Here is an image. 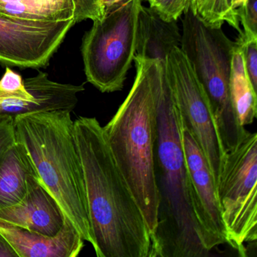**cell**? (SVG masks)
Wrapping results in <instances>:
<instances>
[{
  "mask_svg": "<svg viewBox=\"0 0 257 257\" xmlns=\"http://www.w3.org/2000/svg\"><path fill=\"white\" fill-rule=\"evenodd\" d=\"M25 87L34 92L31 100H0V116L15 118L30 112L68 110L72 112L78 103V94L85 90L84 84L76 85L51 80L47 73L39 72L25 79Z\"/></svg>",
  "mask_w": 257,
  "mask_h": 257,
  "instance_id": "cell-13",
  "label": "cell"
},
{
  "mask_svg": "<svg viewBox=\"0 0 257 257\" xmlns=\"http://www.w3.org/2000/svg\"><path fill=\"white\" fill-rule=\"evenodd\" d=\"M16 143L14 118L8 115L0 116V162Z\"/></svg>",
  "mask_w": 257,
  "mask_h": 257,
  "instance_id": "cell-24",
  "label": "cell"
},
{
  "mask_svg": "<svg viewBox=\"0 0 257 257\" xmlns=\"http://www.w3.org/2000/svg\"><path fill=\"white\" fill-rule=\"evenodd\" d=\"M74 135L80 156L90 227L97 257H153V240L96 118L79 117Z\"/></svg>",
  "mask_w": 257,
  "mask_h": 257,
  "instance_id": "cell-1",
  "label": "cell"
},
{
  "mask_svg": "<svg viewBox=\"0 0 257 257\" xmlns=\"http://www.w3.org/2000/svg\"><path fill=\"white\" fill-rule=\"evenodd\" d=\"M177 22H166L153 9L142 6L138 16L137 56L166 61L170 52L181 46Z\"/></svg>",
  "mask_w": 257,
  "mask_h": 257,
  "instance_id": "cell-14",
  "label": "cell"
},
{
  "mask_svg": "<svg viewBox=\"0 0 257 257\" xmlns=\"http://www.w3.org/2000/svg\"><path fill=\"white\" fill-rule=\"evenodd\" d=\"M0 257H19L17 251L1 233H0Z\"/></svg>",
  "mask_w": 257,
  "mask_h": 257,
  "instance_id": "cell-25",
  "label": "cell"
},
{
  "mask_svg": "<svg viewBox=\"0 0 257 257\" xmlns=\"http://www.w3.org/2000/svg\"><path fill=\"white\" fill-rule=\"evenodd\" d=\"M190 9L205 25L222 28L227 22L239 34H242L237 13L231 10L228 0H192Z\"/></svg>",
  "mask_w": 257,
  "mask_h": 257,
  "instance_id": "cell-18",
  "label": "cell"
},
{
  "mask_svg": "<svg viewBox=\"0 0 257 257\" xmlns=\"http://www.w3.org/2000/svg\"><path fill=\"white\" fill-rule=\"evenodd\" d=\"M216 192L226 243L240 256H246L245 244L257 239L256 133L249 132L227 153Z\"/></svg>",
  "mask_w": 257,
  "mask_h": 257,
  "instance_id": "cell-7",
  "label": "cell"
},
{
  "mask_svg": "<svg viewBox=\"0 0 257 257\" xmlns=\"http://www.w3.org/2000/svg\"><path fill=\"white\" fill-rule=\"evenodd\" d=\"M163 20L177 22L189 8L192 0H147Z\"/></svg>",
  "mask_w": 257,
  "mask_h": 257,
  "instance_id": "cell-20",
  "label": "cell"
},
{
  "mask_svg": "<svg viewBox=\"0 0 257 257\" xmlns=\"http://www.w3.org/2000/svg\"><path fill=\"white\" fill-rule=\"evenodd\" d=\"M75 4V21L76 23L87 19L94 21L101 19L104 9L101 0H73Z\"/></svg>",
  "mask_w": 257,
  "mask_h": 257,
  "instance_id": "cell-23",
  "label": "cell"
},
{
  "mask_svg": "<svg viewBox=\"0 0 257 257\" xmlns=\"http://www.w3.org/2000/svg\"><path fill=\"white\" fill-rule=\"evenodd\" d=\"M246 0H234L233 7H234V10H237V9L243 6L246 3Z\"/></svg>",
  "mask_w": 257,
  "mask_h": 257,
  "instance_id": "cell-27",
  "label": "cell"
},
{
  "mask_svg": "<svg viewBox=\"0 0 257 257\" xmlns=\"http://www.w3.org/2000/svg\"><path fill=\"white\" fill-rule=\"evenodd\" d=\"M0 233L19 257H76L84 247V239L68 217L58 234L47 236L0 221Z\"/></svg>",
  "mask_w": 257,
  "mask_h": 257,
  "instance_id": "cell-12",
  "label": "cell"
},
{
  "mask_svg": "<svg viewBox=\"0 0 257 257\" xmlns=\"http://www.w3.org/2000/svg\"><path fill=\"white\" fill-rule=\"evenodd\" d=\"M70 112L46 111L15 117L16 141L25 146L43 186L84 240L93 246L83 171Z\"/></svg>",
  "mask_w": 257,
  "mask_h": 257,
  "instance_id": "cell-4",
  "label": "cell"
},
{
  "mask_svg": "<svg viewBox=\"0 0 257 257\" xmlns=\"http://www.w3.org/2000/svg\"><path fill=\"white\" fill-rule=\"evenodd\" d=\"M230 94L240 124L243 127L252 124L257 114L256 91L246 74L241 46L237 41L231 58Z\"/></svg>",
  "mask_w": 257,
  "mask_h": 257,
  "instance_id": "cell-16",
  "label": "cell"
},
{
  "mask_svg": "<svg viewBox=\"0 0 257 257\" xmlns=\"http://www.w3.org/2000/svg\"><path fill=\"white\" fill-rule=\"evenodd\" d=\"M76 23L75 19L33 21L0 15V62L44 67Z\"/></svg>",
  "mask_w": 257,
  "mask_h": 257,
  "instance_id": "cell-9",
  "label": "cell"
},
{
  "mask_svg": "<svg viewBox=\"0 0 257 257\" xmlns=\"http://www.w3.org/2000/svg\"><path fill=\"white\" fill-rule=\"evenodd\" d=\"M239 22L243 26L242 34L246 39H257V0H246L237 9Z\"/></svg>",
  "mask_w": 257,
  "mask_h": 257,
  "instance_id": "cell-22",
  "label": "cell"
},
{
  "mask_svg": "<svg viewBox=\"0 0 257 257\" xmlns=\"http://www.w3.org/2000/svg\"><path fill=\"white\" fill-rule=\"evenodd\" d=\"M241 46L245 70L251 85L257 88V39H246L239 35L236 40Z\"/></svg>",
  "mask_w": 257,
  "mask_h": 257,
  "instance_id": "cell-21",
  "label": "cell"
},
{
  "mask_svg": "<svg viewBox=\"0 0 257 257\" xmlns=\"http://www.w3.org/2000/svg\"><path fill=\"white\" fill-rule=\"evenodd\" d=\"M38 180L26 148L16 141L0 162V209L22 201Z\"/></svg>",
  "mask_w": 257,
  "mask_h": 257,
  "instance_id": "cell-15",
  "label": "cell"
},
{
  "mask_svg": "<svg viewBox=\"0 0 257 257\" xmlns=\"http://www.w3.org/2000/svg\"><path fill=\"white\" fill-rule=\"evenodd\" d=\"M34 97V92L25 87V79L22 76L7 67L0 79V100H28Z\"/></svg>",
  "mask_w": 257,
  "mask_h": 257,
  "instance_id": "cell-19",
  "label": "cell"
},
{
  "mask_svg": "<svg viewBox=\"0 0 257 257\" xmlns=\"http://www.w3.org/2000/svg\"><path fill=\"white\" fill-rule=\"evenodd\" d=\"M182 138L190 180L194 213L203 244L210 252L216 246L226 243V231L216 186L202 152L183 124Z\"/></svg>",
  "mask_w": 257,
  "mask_h": 257,
  "instance_id": "cell-10",
  "label": "cell"
},
{
  "mask_svg": "<svg viewBox=\"0 0 257 257\" xmlns=\"http://www.w3.org/2000/svg\"><path fill=\"white\" fill-rule=\"evenodd\" d=\"M134 61L133 86L103 128L115 165L142 212L153 240L159 208L154 171L156 83L165 61L137 55Z\"/></svg>",
  "mask_w": 257,
  "mask_h": 257,
  "instance_id": "cell-3",
  "label": "cell"
},
{
  "mask_svg": "<svg viewBox=\"0 0 257 257\" xmlns=\"http://www.w3.org/2000/svg\"><path fill=\"white\" fill-rule=\"evenodd\" d=\"M130 1L132 0H101V3L105 12L109 9L118 7V6L122 5L126 3L130 2Z\"/></svg>",
  "mask_w": 257,
  "mask_h": 257,
  "instance_id": "cell-26",
  "label": "cell"
},
{
  "mask_svg": "<svg viewBox=\"0 0 257 257\" xmlns=\"http://www.w3.org/2000/svg\"><path fill=\"white\" fill-rule=\"evenodd\" d=\"M156 120L154 171L159 208L153 257L208 256L194 213L181 118L165 62L156 79Z\"/></svg>",
  "mask_w": 257,
  "mask_h": 257,
  "instance_id": "cell-2",
  "label": "cell"
},
{
  "mask_svg": "<svg viewBox=\"0 0 257 257\" xmlns=\"http://www.w3.org/2000/svg\"><path fill=\"white\" fill-rule=\"evenodd\" d=\"M67 217L40 180L33 183L22 201L0 209V221L47 236L58 234Z\"/></svg>",
  "mask_w": 257,
  "mask_h": 257,
  "instance_id": "cell-11",
  "label": "cell"
},
{
  "mask_svg": "<svg viewBox=\"0 0 257 257\" xmlns=\"http://www.w3.org/2000/svg\"><path fill=\"white\" fill-rule=\"evenodd\" d=\"M165 64L182 124L190 132L202 152L217 189L227 153L219 138L207 94L181 48H174Z\"/></svg>",
  "mask_w": 257,
  "mask_h": 257,
  "instance_id": "cell-8",
  "label": "cell"
},
{
  "mask_svg": "<svg viewBox=\"0 0 257 257\" xmlns=\"http://www.w3.org/2000/svg\"><path fill=\"white\" fill-rule=\"evenodd\" d=\"M142 0L105 11L93 21L82 45L87 81L103 93L121 91L136 55L138 16Z\"/></svg>",
  "mask_w": 257,
  "mask_h": 257,
  "instance_id": "cell-6",
  "label": "cell"
},
{
  "mask_svg": "<svg viewBox=\"0 0 257 257\" xmlns=\"http://www.w3.org/2000/svg\"><path fill=\"white\" fill-rule=\"evenodd\" d=\"M182 27L180 48L205 91L219 138L228 153L249 133L239 122L230 94L234 43L222 28L205 25L190 8L183 14Z\"/></svg>",
  "mask_w": 257,
  "mask_h": 257,
  "instance_id": "cell-5",
  "label": "cell"
},
{
  "mask_svg": "<svg viewBox=\"0 0 257 257\" xmlns=\"http://www.w3.org/2000/svg\"><path fill=\"white\" fill-rule=\"evenodd\" d=\"M0 15L33 21L75 19L73 0H0Z\"/></svg>",
  "mask_w": 257,
  "mask_h": 257,
  "instance_id": "cell-17",
  "label": "cell"
}]
</instances>
